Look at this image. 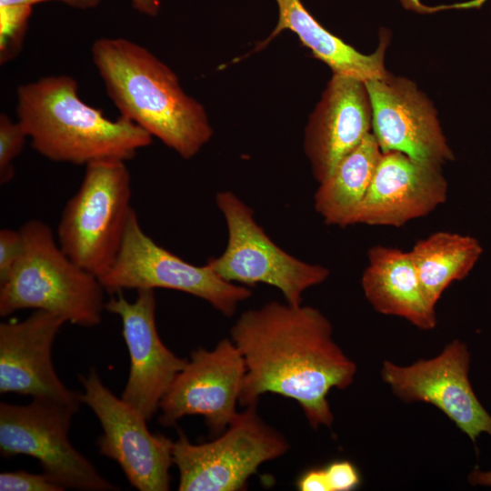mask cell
Wrapping results in <instances>:
<instances>
[{"instance_id":"7402d4cb","label":"cell","mask_w":491,"mask_h":491,"mask_svg":"<svg viewBox=\"0 0 491 491\" xmlns=\"http://www.w3.org/2000/svg\"><path fill=\"white\" fill-rule=\"evenodd\" d=\"M31 13V5L0 6V61L2 64L17 55Z\"/></svg>"},{"instance_id":"9c48e42d","label":"cell","mask_w":491,"mask_h":491,"mask_svg":"<svg viewBox=\"0 0 491 491\" xmlns=\"http://www.w3.org/2000/svg\"><path fill=\"white\" fill-rule=\"evenodd\" d=\"M99 280L110 294L155 288L187 293L225 316L252 295L246 286L221 278L207 264H190L160 246L143 230L135 209L118 255Z\"/></svg>"},{"instance_id":"8992f818","label":"cell","mask_w":491,"mask_h":491,"mask_svg":"<svg viewBox=\"0 0 491 491\" xmlns=\"http://www.w3.org/2000/svg\"><path fill=\"white\" fill-rule=\"evenodd\" d=\"M246 406L215 439L192 444L179 432L173 461L179 472V491H236L265 462L289 449L286 437Z\"/></svg>"},{"instance_id":"52a82bcc","label":"cell","mask_w":491,"mask_h":491,"mask_svg":"<svg viewBox=\"0 0 491 491\" xmlns=\"http://www.w3.org/2000/svg\"><path fill=\"white\" fill-rule=\"evenodd\" d=\"M227 227V244L219 256L206 264L223 279L246 286L266 284L277 288L291 305L302 304L308 288L325 282L329 270L298 259L266 234L254 211L231 191L215 195Z\"/></svg>"},{"instance_id":"3957f363","label":"cell","mask_w":491,"mask_h":491,"mask_svg":"<svg viewBox=\"0 0 491 491\" xmlns=\"http://www.w3.org/2000/svg\"><path fill=\"white\" fill-rule=\"evenodd\" d=\"M16 117L32 147L45 158L73 165L116 159L127 161L148 146L153 137L120 116L110 120L83 102L77 82L50 75L21 85Z\"/></svg>"},{"instance_id":"603a6c76","label":"cell","mask_w":491,"mask_h":491,"mask_svg":"<svg viewBox=\"0 0 491 491\" xmlns=\"http://www.w3.org/2000/svg\"><path fill=\"white\" fill-rule=\"evenodd\" d=\"M28 138L17 121L5 114L0 115V182H10L15 175L14 160L22 152Z\"/></svg>"},{"instance_id":"277c9868","label":"cell","mask_w":491,"mask_h":491,"mask_svg":"<svg viewBox=\"0 0 491 491\" xmlns=\"http://www.w3.org/2000/svg\"><path fill=\"white\" fill-rule=\"evenodd\" d=\"M20 232L21 256L0 285V316L32 308L56 314L83 327L99 325L106 302L99 278L63 251L43 221L29 220Z\"/></svg>"},{"instance_id":"ba28073f","label":"cell","mask_w":491,"mask_h":491,"mask_svg":"<svg viewBox=\"0 0 491 491\" xmlns=\"http://www.w3.org/2000/svg\"><path fill=\"white\" fill-rule=\"evenodd\" d=\"M77 411L69 405L43 398H33L25 406L1 402V456L35 458L43 472L65 490H119L71 444L70 425Z\"/></svg>"},{"instance_id":"6da1fadb","label":"cell","mask_w":491,"mask_h":491,"mask_svg":"<svg viewBox=\"0 0 491 491\" xmlns=\"http://www.w3.org/2000/svg\"><path fill=\"white\" fill-rule=\"evenodd\" d=\"M230 339L246 366L241 406L277 394L296 401L314 429L332 426L327 396L353 383L356 365L335 342L332 325L320 310L272 301L242 313Z\"/></svg>"},{"instance_id":"4fadbf2b","label":"cell","mask_w":491,"mask_h":491,"mask_svg":"<svg viewBox=\"0 0 491 491\" xmlns=\"http://www.w3.org/2000/svg\"><path fill=\"white\" fill-rule=\"evenodd\" d=\"M365 83L382 152L397 151L438 168L453 159L434 106L414 83L389 74Z\"/></svg>"},{"instance_id":"cb8c5ba5","label":"cell","mask_w":491,"mask_h":491,"mask_svg":"<svg viewBox=\"0 0 491 491\" xmlns=\"http://www.w3.org/2000/svg\"><path fill=\"white\" fill-rule=\"evenodd\" d=\"M1 491H64L44 472L33 474L26 471L2 472L0 474Z\"/></svg>"},{"instance_id":"7a4b0ae2","label":"cell","mask_w":491,"mask_h":491,"mask_svg":"<svg viewBox=\"0 0 491 491\" xmlns=\"http://www.w3.org/2000/svg\"><path fill=\"white\" fill-rule=\"evenodd\" d=\"M91 55L120 116L158 138L184 159L195 156L213 130L206 113L182 89L177 75L144 46L99 38Z\"/></svg>"},{"instance_id":"30bf717a","label":"cell","mask_w":491,"mask_h":491,"mask_svg":"<svg viewBox=\"0 0 491 491\" xmlns=\"http://www.w3.org/2000/svg\"><path fill=\"white\" fill-rule=\"evenodd\" d=\"M79 379L84 388L81 402L94 412L103 429L96 441L100 454L115 461L136 489L169 490L174 441L152 434L147 420L114 395L94 367Z\"/></svg>"},{"instance_id":"9a60e30c","label":"cell","mask_w":491,"mask_h":491,"mask_svg":"<svg viewBox=\"0 0 491 491\" xmlns=\"http://www.w3.org/2000/svg\"><path fill=\"white\" fill-rule=\"evenodd\" d=\"M66 323L35 310L27 318L0 324V393H15L80 407V394L67 388L52 362L55 336Z\"/></svg>"},{"instance_id":"f1b7e54d","label":"cell","mask_w":491,"mask_h":491,"mask_svg":"<svg viewBox=\"0 0 491 491\" xmlns=\"http://www.w3.org/2000/svg\"><path fill=\"white\" fill-rule=\"evenodd\" d=\"M133 7L141 14L155 16L160 8L159 0H130Z\"/></svg>"},{"instance_id":"e0dca14e","label":"cell","mask_w":491,"mask_h":491,"mask_svg":"<svg viewBox=\"0 0 491 491\" xmlns=\"http://www.w3.org/2000/svg\"><path fill=\"white\" fill-rule=\"evenodd\" d=\"M446 197L441 168L397 151L382 152L356 224L400 227L427 215Z\"/></svg>"},{"instance_id":"f546056e","label":"cell","mask_w":491,"mask_h":491,"mask_svg":"<svg viewBox=\"0 0 491 491\" xmlns=\"http://www.w3.org/2000/svg\"><path fill=\"white\" fill-rule=\"evenodd\" d=\"M467 479L472 486L491 487V470L483 471L476 467L469 473Z\"/></svg>"},{"instance_id":"5b68a950","label":"cell","mask_w":491,"mask_h":491,"mask_svg":"<svg viewBox=\"0 0 491 491\" xmlns=\"http://www.w3.org/2000/svg\"><path fill=\"white\" fill-rule=\"evenodd\" d=\"M133 211L125 161L92 162L63 209L58 244L75 264L100 278L118 255Z\"/></svg>"},{"instance_id":"ac0fdd59","label":"cell","mask_w":491,"mask_h":491,"mask_svg":"<svg viewBox=\"0 0 491 491\" xmlns=\"http://www.w3.org/2000/svg\"><path fill=\"white\" fill-rule=\"evenodd\" d=\"M367 257L361 286L374 309L402 317L422 330L435 328L436 307L424 296L410 253L375 246Z\"/></svg>"},{"instance_id":"8fae6325","label":"cell","mask_w":491,"mask_h":491,"mask_svg":"<svg viewBox=\"0 0 491 491\" xmlns=\"http://www.w3.org/2000/svg\"><path fill=\"white\" fill-rule=\"evenodd\" d=\"M469 366L467 346L456 339L438 356L409 366L384 361L381 377L399 399L435 406L476 443L484 433L491 436V415L473 390Z\"/></svg>"},{"instance_id":"83f0119b","label":"cell","mask_w":491,"mask_h":491,"mask_svg":"<svg viewBox=\"0 0 491 491\" xmlns=\"http://www.w3.org/2000/svg\"><path fill=\"white\" fill-rule=\"evenodd\" d=\"M45 1L52 0H0V6L4 5H33ZM78 9H89L97 6L103 0H55Z\"/></svg>"},{"instance_id":"d4e9b609","label":"cell","mask_w":491,"mask_h":491,"mask_svg":"<svg viewBox=\"0 0 491 491\" xmlns=\"http://www.w3.org/2000/svg\"><path fill=\"white\" fill-rule=\"evenodd\" d=\"M23 250L20 229L0 230V285L5 283L16 266Z\"/></svg>"},{"instance_id":"4316f807","label":"cell","mask_w":491,"mask_h":491,"mask_svg":"<svg viewBox=\"0 0 491 491\" xmlns=\"http://www.w3.org/2000/svg\"><path fill=\"white\" fill-rule=\"evenodd\" d=\"M300 491H330L325 467L311 468L304 472L296 482Z\"/></svg>"},{"instance_id":"44dd1931","label":"cell","mask_w":491,"mask_h":491,"mask_svg":"<svg viewBox=\"0 0 491 491\" xmlns=\"http://www.w3.org/2000/svg\"><path fill=\"white\" fill-rule=\"evenodd\" d=\"M409 253L424 296L436 307L450 284L468 276L483 248L475 237L440 231L417 241Z\"/></svg>"},{"instance_id":"7c38bea8","label":"cell","mask_w":491,"mask_h":491,"mask_svg":"<svg viewBox=\"0 0 491 491\" xmlns=\"http://www.w3.org/2000/svg\"><path fill=\"white\" fill-rule=\"evenodd\" d=\"M246 366L231 339L213 349L191 352L161 400L159 423L172 426L185 416H202L214 435L222 434L235 418Z\"/></svg>"},{"instance_id":"4dcf8cb0","label":"cell","mask_w":491,"mask_h":491,"mask_svg":"<svg viewBox=\"0 0 491 491\" xmlns=\"http://www.w3.org/2000/svg\"><path fill=\"white\" fill-rule=\"evenodd\" d=\"M486 0H472L467 3L460 4L455 5L456 7H461V8H469V7H479L481 6Z\"/></svg>"},{"instance_id":"5bb4252c","label":"cell","mask_w":491,"mask_h":491,"mask_svg":"<svg viewBox=\"0 0 491 491\" xmlns=\"http://www.w3.org/2000/svg\"><path fill=\"white\" fill-rule=\"evenodd\" d=\"M154 289H139L134 302L111 297L105 309L119 316L130 356V369L121 398L147 421L188 359L175 355L162 342L155 323Z\"/></svg>"},{"instance_id":"d6986e66","label":"cell","mask_w":491,"mask_h":491,"mask_svg":"<svg viewBox=\"0 0 491 491\" xmlns=\"http://www.w3.org/2000/svg\"><path fill=\"white\" fill-rule=\"evenodd\" d=\"M276 2L279 14L277 24L256 50L266 46L284 30H290L314 56L332 69L333 74L353 76L364 82L382 78L388 74L384 65L388 41L385 35L375 53L364 55L325 29L300 0Z\"/></svg>"},{"instance_id":"ffe728a7","label":"cell","mask_w":491,"mask_h":491,"mask_svg":"<svg viewBox=\"0 0 491 491\" xmlns=\"http://www.w3.org/2000/svg\"><path fill=\"white\" fill-rule=\"evenodd\" d=\"M381 155L382 150L370 133L319 183L314 205L326 225L346 227L356 224Z\"/></svg>"},{"instance_id":"2e32d148","label":"cell","mask_w":491,"mask_h":491,"mask_svg":"<svg viewBox=\"0 0 491 491\" xmlns=\"http://www.w3.org/2000/svg\"><path fill=\"white\" fill-rule=\"evenodd\" d=\"M372 129L366 83L333 74L305 132L304 147L315 179L321 183Z\"/></svg>"},{"instance_id":"484cf974","label":"cell","mask_w":491,"mask_h":491,"mask_svg":"<svg viewBox=\"0 0 491 491\" xmlns=\"http://www.w3.org/2000/svg\"><path fill=\"white\" fill-rule=\"evenodd\" d=\"M330 491H351L359 486L361 476L347 460H337L325 466Z\"/></svg>"}]
</instances>
